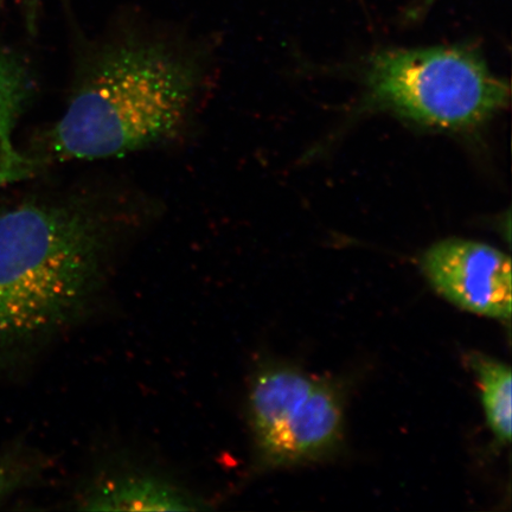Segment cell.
<instances>
[{
  "mask_svg": "<svg viewBox=\"0 0 512 512\" xmlns=\"http://www.w3.org/2000/svg\"><path fill=\"white\" fill-rule=\"evenodd\" d=\"M207 79L200 51L168 38L121 35L87 48L66 111L44 133L37 169L170 142L190 124Z\"/></svg>",
  "mask_w": 512,
  "mask_h": 512,
  "instance_id": "6da1fadb",
  "label": "cell"
},
{
  "mask_svg": "<svg viewBox=\"0 0 512 512\" xmlns=\"http://www.w3.org/2000/svg\"><path fill=\"white\" fill-rule=\"evenodd\" d=\"M133 211L73 192L0 213V354L29 347L78 315Z\"/></svg>",
  "mask_w": 512,
  "mask_h": 512,
  "instance_id": "7a4b0ae2",
  "label": "cell"
},
{
  "mask_svg": "<svg viewBox=\"0 0 512 512\" xmlns=\"http://www.w3.org/2000/svg\"><path fill=\"white\" fill-rule=\"evenodd\" d=\"M368 104L416 124L463 130L509 104L507 82L475 50L459 47L383 50L371 57Z\"/></svg>",
  "mask_w": 512,
  "mask_h": 512,
  "instance_id": "3957f363",
  "label": "cell"
},
{
  "mask_svg": "<svg viewBox=\"0 0 512 512\" xmlns=\"http://www.w3.org/2000/svg\"><path fill=\"white\" fill-rule=\"evenodd\" d=\"M421 267L451 303L478 315L510 319L511 261L485 243L447 239L428 248Z\"/></svg>",
  "mask_w": 512,
  "mask_h": 512,
  "instance_id": "277c9868",
  "label": "cell"
},
{
  "mask_svg": "<svg viewBox=\"0 0 512 512\" xmlns=\"http://www.w3.org/2000/svg\"><path fill=\"white\" fill-rule=\"evenodd\" d=\"M343 420L341 396L330 383L318 380L311 394L283 425L256 444L267 465L307 462L330 452L338 444Z\"/></svg>",
  "mask_w": 512,
  "mask_h": 512,
  "instance_id": "5b68a950",
  "label": "cell"
},
{
  "mask_svg": "<svg viewBox=\"0 0 512 512\" xmlns=\"http://www.w3.org/2000/svg\"><path fill=\"white\" fill-rule=\"evenodd\" d=\"M31 95L28 68L10 50L0 47V187L22 181L37 170L34 160L19 152L14 140Z\"/></svg>",
  "mask_w": 512,
  "mask_h": 512,
  "instance_id": "8992f818",
  "label": "cell"
},
{
  "mask_svg": "<svg viewBox=\"0 0 512 512\" xmlns=\"http://www.w3.org/2000/svg\"><path fill=\"white\" fill-rule=\"evenodd\" d=\"M93 511H188L201 509L196 499L162 480L142 476L108 479L83 501Z\"/></svg>",
  "mask_w": 512,
  "mask_h": 512,
  "instance_id": "52a82bcc",
  "label": "cell"
},
{
  "mask_svg": "<svg viewBox=\"0 0 512 512\" xmlns=\"http://www.w3.org/2000/svg\"><path fill=\"white\" fill-rule=\"evenodd\" d=\"M318 380L292 368L262 371L254 381L249 408L256 443L283 425L306 400Z\"/></svg>",
  "mask_w": 512,
  "mask_h": 512,
  "instance_id": "ba28073f",
  "label": "cell"
},
{
  "mask_svg": "<svg viewBox=\"0 0 512 512\" xmlns=\"http://www.w3.org/2000/svg\"><path fill=\"white\" fill-rule=\"evenodd\" d=\"M482 392L486 420L499 443L509 444L512 419V376L507 364L486 356H475L471 360Z\"/></svg>",
  "mask_w": 512,
  "mask_h": 512,
  "instance_id": "9c48e42d",
  "label": "cell"
},
{
  "mask_svg": "<svg viewBox=\"0 0 512 512\" xmlns=\"http://www.w3.org/2000/svg\"><path fill=\"white\" fill-rule=\"evenodd\" d=\"M32 475V463L22 454L8 452L0 456V507L29 484Z\"/></svg>",
  "mask_w": 512,
  "mask_h": 512,
  "instance_id": "30bf717a",
  "label": "cell"
},
{
  "mask_svg": "<svg viewBox=\"0 0 512 512\" xmlns=\"http://www.w3.org/2000/svg\"><path fill=\"white\" fill-rule=\"evenodd\" d=\"M28 10L29 16L36 15L38 0H19Z\"/></svg>",
  "mask_w": 512,
  "mask_h": 512,
  "instance_id": "8fae6325",
  "label": "cell"
},
{
  "mask_svg": "<svg viewBox=\"0 0 512 512\" xmlns=\"http://www.w3.org/2000/svg\"><path fill=\"white\" fill-rule=\"evenodd\" d=\"M433 0H419V5H418V9H422V8H426V6L430 3H432ZM419 10V11H420Z\"/></svg>",
  "mask_w": 512,
  "mask_h": 512,
  "instance_id": "7c38bea8",
  "label": "cell"
}]
</instances>
